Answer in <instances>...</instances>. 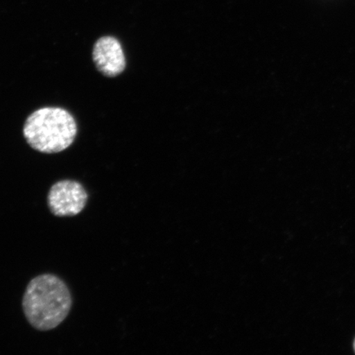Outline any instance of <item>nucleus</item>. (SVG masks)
Wrapping results in <instances>:
<instances>
[{
  "instance_id": "nucleus-4",
  "label": "nucleus",
  "mask_w": 355,
  "mask_h": 355,
  "mask_svg": "<svg viewBox=\"0 0 355 355\" xmlns=\"http://www.w3.org/2000/svg\"><path fill=\"white\" fill-rule=\"evenodd\" d=\"M92 56L97 69L106 77H116L125 69L126 60L121 44L110 35L97 40Z\"/></svg>"
},
{
  "instance_id": "nucleus-5",
  "label": "nucleus",
  "mask_w": 355,
  "mask_h": 355,
  "mask_svg": "<svg viewBox=\"0 0 355 355\" xmlns=\"http://www.w3.org/2000/svg\"><path fill=\"white\" fill-rule=\"evenodd\" d=\"M354 350H355V340H354Z\"/></svg>"
},
{
  "instance_id": "nucleus-2",
  "label": "nucleus",
  "mask_w": 355,
  "mask_h": 355,
  "mask_svg": "<svg viewBox=\"0 0 355 355\" xmlns=\"http://www.w3.org/2000/svg\"><path fill=\"white\" fill-rule=\"evenodd\" d=\"M78 132L77 123L69 111L60 107L35 110L26 119L24 135L28 144L40 153L63 152L72 145Z\"/></svg>"
},
{
  "instance_id": "nucleus-3",
  "label": "nucleus",
  "mask_w": 355,
  "mask_h": 355,
  "mask_svg": "<svg viewBox=\"0 0 355 355\" xmlns=\"http://www.w3.org/2000/svg\"><path fill=\"white\" fill-rule=\"evenodd\" d=\"M88 194L83 186L74 180L57 182L49 192L47 201L52 214L74 216L86 207Z\"/></svg>"
},
{
  "instance_id": "nucleus-1",
  "label": "nucleus",
  "mask_w": 355,
  "mask_h": 355,
  "mask_svg": "<svg viewBox=\"0 0 355 355\" xmlns=\"http://www.w3.org/2000/svg\"><path fill=\"white\" fill-rule=\"evenodd\" d=\"M72 304L69 288L64 281L52 274L33 279L22 300L26 320L41 331L59 327L68 317Z\"/></svg>"
}]
</instances>
